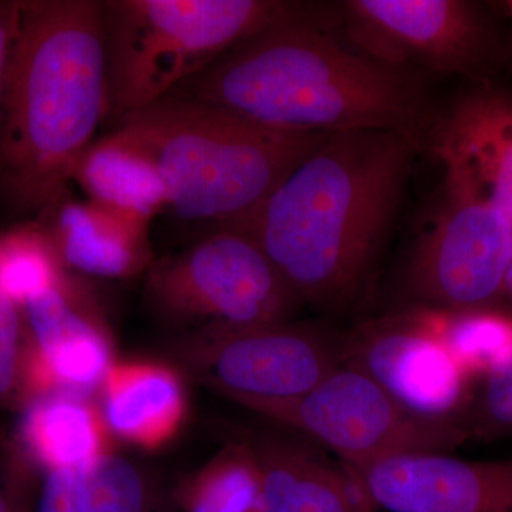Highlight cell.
<instances>
[{
  "mask_svg": "<svg viewBox=\"0 0 512 512\" xmlns=\"http://www.w3.org/2000/svg\"><path fill=\"white\" fill-rule=\"evenodd\" d=\"M466 430L470 440L512 439V359L478 382Z\"/></svg>",
  "mask_w": 512,
  "mask_h": 512,
  "instance_id": "cell-24",
  "label": "cell"
},
{
  "mask_svg": "<svg viewBox=\"0 0 512 512\" xmlns=\"http://www.w3.org/2000/svg\"><path fill=\"white\" fill-rule=\"evenodd\" d=\"M67 269L107 279H127L151 266L148 227L124 220L93 202L67 195L42 217Z\"/></svg>",
  "mask_w": 512,
  "mask_h": 512,
  "instance_id": "cell-16",
  "label": "cell"
},
{
  "mask_svg": "<svg viewBox=\"0 0 512 512\" xmlns=\"http://www.w3.org/2000/svg\"><path fill=\"white\" fill-rule=\"evenodd\" d=\"M73 183L87 201L146 227L168 210L167 185L156 160L120 128L84 151Z\"/></svg>",
  "mask_w": 512,
  "mask_h": 512,
  "instance_id": "cell-18",
  "label": "cell"
},
{
  "mask_svg": "<svg viewBox=\"0 0 512 512\" xmlns=\"http://www.w3.org/2000/svg\"><path fill=\"white\" fill-rule=\"evenodd\" d=\"M0 512H25L18 485L0 480Z\"/></svg>",
  "mask_w": 512,
  "mask_h": 512,
  "instance_id": "cell-28",
  "label": "cell"
},
{
  "mask_svg": "<svg viewBox=\"0 0 512 512\" xmlns=\"http://www.w3.org/2000/svg\"><path fill=\"white\" fill-rule=\"evenodd\" d=\"M20 0H0V103L13 45L18 36Z\"/></svg>",
  "mask_w": 512,
  "mask_h": 512,
  "instance_id": "cell-27",
  "label": "cell"
},
{
  "mask_svg": "<svg viewBox=\"0 0 512 512\" xmlns=\"http://www.w3.org/2000/svg\"><path fill=\"white\" fill-rule=\"evenodd\" d=\"M355 471L373 505L390 512H512V458L406 454Z\"/></svg>",
  "mask_w": 512,
  "mask_h": 512,
  "instance_id": "cell-13",
  "label": "cell"
},
{
  "mask_svg": "<svg viewBox=\"0 0 512 512\" xmlns=\"http://www.w3.org/2000/svg\"><path fill=\"white\" fill-rule=\"evenodd\" d=\"M419 316L474 383L512 359V311L487 308H420Z\"/></svg>",
  "mask_w": 512,
  "mask_h": 512,
  "instance_id": "cell-20",
  "label": "cell"
},
{
  "mask_svg": "<svg viewBox=\"0 0 512 512\" xmlns=\"http://www.w3.org/2000/svg\"><path fill=\"white\" fill-rule=\"evenodd\" d=\"M187 512H261V480L247 444L227 448L183 494Z\"/></svg>",
  "mask_w": 512,
  "mask_h": 512,
  "instance_id": "cell-22",
  "label": "cell"
},
{
  "mask_svg": "<svg viewBox=\"0 0 512 512\" xmlns=\"http://www.w3.org/2000/svg\"><path fill=\"white\" fill-rule=\"evenodd\" d=\"M49 229L40 220H23L0 234V293L20 308L67 278Z\"/></svg>",
  "mask_w": 512,
  "mask_h": 512,
  "instance_id": "cell-21",
  "label": "cell"
},
{
  "mask_svg": "<svg viewBox=\"0 0 512 512\" xmlns=\"http://www.w3.org/2000/svg\"><path fill=\"white\" fill-rule=\"evenodd\" d=\"M504 9H505V12H507L508 18H510L511 25H512V2H505Z\"/></svg>",
  "mask_w": 512,
  "mask_h": 512,
  "instance_id": "cell-30",
  "label": "cell"
},
{
  "mask_svg": "<svg viewBox=\"0 0 512 512\" xmlns=\"http://www.w3.org/2000/svg\"><path fill=\"white\" fill-rule=\"evenodd\" d=\"M443 165L440 201L406 268L407 292L421 308L498 306L512 259V224L467 165Z\"/></svg>",
  "mask_w": 512,
  "mask_h": 512,
  "instance_id": "cell-6",
  "label": "cell"
},
{
  "mask_svg": "<svg viewBox=\"0 0 512 512\" xmlns=\"http://www.w3.org/2000/svg\"><path fill=\"white\" fill-rule=\"evenodd\" d=\"M83 512H147V490L133 464L104 454L82 473Z\"/></svg>",
  "mask_w": 512,
  "mask_h": 512,
  "instance_id": "cell-23",
  "label": "cell"
},
{
  "mask_svg": "<svg viewBox=\"0 0 512 512\" xmlns=\"http://www.w3.org/2000/svg\"><path fill=\"white\" fill-rule=\"evenodd\" d=\"M251 410L329 448L352 468L406 454L448 453L470 441L464 427L417 416L345 363L298 399Z\"/></svg>",
  "mask_w": 512,
  "mask_h": 512,
  "instance_id": "cell-8",
  "label": "cell"
},
{
  "mask_svg": "<svg viewBox=\"0 0 512 512\" xmlns=\"http://www.w3.org/2000/svg\"><path fill=\"white\" fill-rule=\"evenodd\" d=\"M117 128L146 148L167 185L168 211L217 227L247 217L328 134H289L202 101L168 96Z\"/></svg>",
  "mask_w": 512,
  "mask_h": 512,
  "instance_id": "cell-4",
  "label": "cell"
},
{
  "mask_svg": "<svg viewBox=\"0 0 512 512\" xmlns=\"http://www.w3.org/2000/svg\"><path fill=\"white\" fill-rule=\"evenodd\" d=\"M501 303H505V308L512 311V259L507 275H505L503 295H501Z\"/></svg>",
  "mask_w": 512,
  "mask_h": 512,
  "instance_id": "cell-29",
  "label": "cell"
},
{
  "mask_svg": "<svg viewBox=\"0 0 512 512\" xmlns=\"http://www.w3.org/2000/svg\"><path fill=\"white\" fill-rule=\"evenodd\" d=\"M338 26L357 49L380 62L488 82L503 46L477 3L464 0H349Z\"/></svg>",
  "mask_w": 512,
  "mask_h": 512,
  "instance_id": "cell-10",
  "label": "cell"
},
{
  "mask_svg": "<svg viewBox=\"0 0 512 512\" xmlns=\"http://www.w3.org/2000/svg\"><path fill=\"white\" fill-rule=\"evenodd\" d=\"M424 137L434 156L467 165L512 224V93L478 82L431 113Z\"/></svg>",
  "mask_w": 512,
  "mask_h": 512,
  "instance_id": "cell-14",
  "label": "cell"
},
{
  "mask_svg": "<svg viewBox=\"0 0 512 512\" xmlns=\"http://www.w3.org/2000/svg\"><path fill=\"white\" fill-rule=\"evenodd\" d=\"M101 416L121 440L156 450L174 439L187 417L183 380L160 363H117L103 383Z\"/></svg>",
  "mask_w": 512,
  "mask_h": 512,
  "instance_id": "cell-17",
  "label": "cell"
},
{
  "mask_svg": "<svg viewBox=\"0 0 512 512\" xmlns=\"http://www.w3.org/2000/svg\"><path fill=\"white\" fill-rule=\"evenodd\" d=\"M146 291L165 318L197 329L291 322L303 306L254 239L229 228L156 262Z\"/></svg>",
  "mask_w": 512,
  "mask_h": 512,
  "instance_id": "cell-7",
  "label": "cell"
},
{
  "mask_svg": "<svg viewBox=\"0 0 512 512\" xmlns=\"http://www.w3.org/2000/svg\"><path fill=\"white\" fill-rule=\"evenodd\" d=\"M19 440L33 463L83 473L106 453V423L86 397L50 393L28 403Z\"/></svg>",
  "mask_w": 512,
  "mask_h": 512,
  "instance_id": "cell-19",
  "label": "cell"
},
{
  "mask_svg": "<svg viewBox=\"0 0 512 512\" xmlns=\"http://www.w3.org/2000/svg\"><path fill=\"white\" fill-rule=\"evenodd\" d=\"M26 329L23 402L50 393L86 397L113 367L111 340L92 299L66 279L22 308Z\"/></svg>",
  "mask_w": 512,
  "mask_h": 512,
  "instance_id": "cell-12",
  "label": "cell"
},
{
  "mask_svg": "<svg viewBox=\"0 0 512 512\" xmlns=\"http://www.w3.org/2000/svg\"><path fill=\"white\" fill-rule=\"evenodd\" d=\"M25 352L22 308L0 293V404L23 402Z\"/></svg>",
  "mask_w": 512,
  "mask_h": 512,
  "instance_id": "cell-25",
  "label": "cell"
},
{
  "mask_svg": "<svg viewBox=\"0 0 512 512\" xmlns=\"http://www.w3.org/2000/svg\"><path fill=\"white\" fill-rule=\"evenodd\" d=\"M421 144L387 130L328 134L247 217L254 239L303 305L349 308L392 234Z\"/></svg>",
  "mask_w": 512,
  "mask_h": 512,
  "instance_id": "cell-1",
  "label": "cell"
},
{
  "mask_svg": "<svg viewBox=\"0 0 512 512\" xmlns=\"http://www.w3.org/2000/svg\"><path fill=\"white\" fill-rule=\"evenodd\" d=\"M278 0L103 2L107 119L119 123L170 96L242 40L301 12Z\"/></svg>",
  "mask_w": 512,
  "mask_h": 512,
  "instance_id": "cell-5",
  "label": "cell"
},
{
  "mask_svg": "<svg viewBox=\"0 0 512 512\" xmlns=\"http://www.w3.org/2000/svg\"><path fill=\"white\" fill-rule=\"evenodd\" d=\"M247 444L261 480V512H372L355 468L333 466L308 444L259 436Z\"/></svg>",
  "mask_w": 512,
  "mask_h": 512,
  "instance_id": "cell-15",
  "label": "cell"
},
{
  "mask_svg": "<svg viewBox=\"0 0 512 512\" xmlns=\"http://www.w3.org/2000/svg\"><path fill=\"white\" fill-rule=\"evenodd\" d=\"M39 512H83L82 473L49 471L43 484Z\"/></svg>",
  "mask_w": 512,
  "mask_h": 512,
  "instance_id": "cell-26",
  "label": "cell"
},
{
  "mask_svg": "<svg viewBox=\"0 0 512 512\" xmlns=\"http://www.w3.org/2000/svg\"><path fill=\"white\" fill-rule=\"evenodd\" d=\"M342 363L372 377L417 416L466 429L477 384L417 311L370 320L345 333Z\"/></svg>",
  "mask_w": 512,
  "mask_h": 512,
  "instance_id": "cell-11",
  "label": "cell"
},
{
  "mask_svg": "<svg viewBox=\"0 0 512 512\" xmlns=\"http://www.w3.org/2000/svg\"><path fill=\"white\" fill-rule=\"evenodd\" d=\"M420 74L362 52L305 5L239 42L170 96L281 133L387 130L421 144L433 110Z\"/></svg>",
  "mask_w": 512,
  "mask_h": 512,
  "instance_id": "cell-2",
  "label": "cell"
},
{
  "mask_svg": "<svg viewBox=\"0 0 512 512\" xmlns=\"http://www.w3.org/2000/svg\"><path fill=\"white\" fill-rule=\"evenodd\" d=\"M107 116L103 2L20 0L0 103V205L36 220L66 198Z\"/></svg>",
  "mask_w": 512,
  "mask_h": 512,
  "instance_id": "cell-3",
  "label": "cell"
},
{
  "mask_svg": "<svg viewBox=\"0 0 512 512\" xmlns=\"http://www.w3.org/2000/svg\"><path fill=\"white\" fill-rule=\"evenodd\" d=\"M198 382L254 409L288 402L312 390L342 365L343 335L311 323L211 326L181 345Z\"/></svg>",
  "mask_w": 512,
  "mask_h": 512,
  "instance_id": "cell-9",
  "label": "cell"
}]
</instances>
